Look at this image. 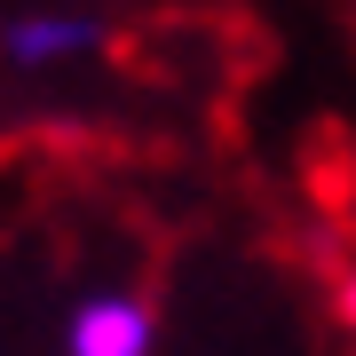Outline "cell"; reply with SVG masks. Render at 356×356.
Masks as SVG:
<instances>
[{
	"label": "cell",
	"instance_id": "obj_1",
	"mask_svg": "<svg viewBox=\"0 0 356 356\" xmlns=\"http://www.w3.org/2000/svg\"><path fill=\"white\" fill-rule=\"evenodd\" d=\"M151 348H159V317L135 293H95L64 325V356H151Z\"/></svg>",
	"mask_w": 356,
	"mask_h": 356
},
{
	"label": "cell",
	"instance_id": "obj_2",
	"mask_svg": "<svg viewBox=\"0 0 356 356\" xmlns=\"http://www.w3.org/2000/svg\"><path fill=\"white\" fill-rule=\"evenodd\" d=\"M0 48H8L16 72H56V64L95 56L103 48V24L79 16V8H32V16H16V24L0 32Z\"/></svg>",
	"mask_w": 356,
	"mask_h": 356
}]
</instances>
